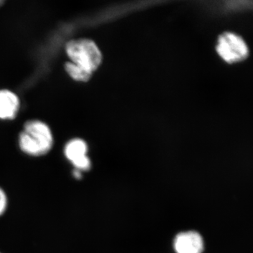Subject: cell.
Listing matches in <instances>:
<instances>
[{"mask_svg":"<svg viewBox=\"0 0 253 253\" xmlns=\"http://www.w3.org/2000/svg\"><path fill=\"white\" fill-rule=\"evenodd\" d=\"M53 139L49 126L41 121L26 123L19 137V145L23 152L31 156H42L49 152Z\"/></svg>","mask_w":253,"mask_h":253,"instance_id":"obj_1","label":"cell"},{"mask_svg":"<svg viewBox=\"0 0 253 253\" xmlns=\"http://www.w3.org/2000/svg\"><path fill=\"white\" fill-rule=\"evenodd\" d=\"M66 52L71 62L92 73L101 61V54L97 46L90 40L81 39L69 42L66 44Z\"/></svg>","mask_w":253,"mask_h":253,"instance_id":"obj_2","label":"cell"},{"mask_svg":"<svg viewBox=\"0 0 253 253\" xmlns=\"http://www.w3.org/2000/svg\"><path fill=\"white\" fill-rule=\"evenodd\" d=\"M217 51L228 63L239 62L247 58L249 47L241 37L235 33H225L218 40Z\"/></svg>","mask_w":253,"mask_h":253,"instance_id":"obj_3","label":"cell"},{"mask_svg":"<svg viewBox=\"0 0 253 253\" xmlns=\"http://www.w3.org/2000/svg\"><path fill=\"white\" fill-rule=\"evenodd\" d=\"M66 157L78 170H88L91 167L90 160L86 156L87 146L81 139H73L65 147Z\"/></svg>","mask_w":253,"mask_h":253,"instance_id":"obj_4","label":"cell"},{"mask_svg":"<svg viewBox=\"0 0 253 253\" xmlns=\"http://www.w3.org/2000/svg\"><path fill=\"white\" fill-rule=\"evenodd\" d=\"M174 247L176 253H202L204 240L196 231L182 232L176 236Z\"/></svg>","mask_w":253,"mask_h":253,"instance_id":"obj_5","label":"cell"},{"mask_svg":"<svg viewBox=\"0 0 253 253\" xmlns=\"http://www.w3.org/2000/svg\"><path fill=\"white\" fill-rule=\"evenodd\" d=\"M19 101L16 95L8 90L0 91V118H13L17 113Z\"/></svg>","mask_w":253,"mask_h":253,"instance_id":"obj_6","label":"cell"},{"mask_svg":"<svg viewBox=\"0 0 253 253\" xmlns=\"http://www.w3.org/2000/svg\"><path fill=\"white\" fill-rule=\"evenodd\" d=\"M65 68L71 78L78 81H87L92 73L73 62L66 63Z\"/></svg>","mask_w":253,"mask_h":253,"instance_id":"obj_7","label":"cell"},{"mask_svg":"<svg viewBox=\"0 0 253 253\" xmlns=\"http://www.w3.org/2000/svg\"><path fill=\"white\" fill-rule=\"evenodd\" d=\"M7 206V199L6 194L2 189L0 188V215L5 212Z\"/></svg>","mask_w":253,"mask_h":253,"instance_id":"obj_8","label":"cell"},{"mask_svg":"<svg viewBox=\"0 0 253 253\" xmlns=\"http://www.w3.org/2000/svg\"><path fill=\"white\" fill-rule=\"evenodd\" d=\"M73 176L76 178V179H81L82 176L81 171L78 170V169H75L73 172Z\"/></svg>","mask_w":253,"mask_h":253,"instance_id":"obj_9","label":"cell"},{"mask_svg":"<svg viewBox=\"0 0 253 253\" xmlns=\"http://www.w3.org/2000/svg\"><path fill=\"white\" fill-rule=\"evenodd\" d=\"M3 3H4V1H1V0H0V6H1V5L3 4Z\"/></svg>","mask_w":253,"mask_h":253,"instance_id":"obj_10","label":"cell"},{"mask_svg":"<svg viewBox=\"0 0 253 253\" xmlns=\"http://www.w3.org/2000/svg\"></svg>","mask_w":253,"mask_h":253,"instance_id":"obj_11","label":"cell"}]
</instances>
